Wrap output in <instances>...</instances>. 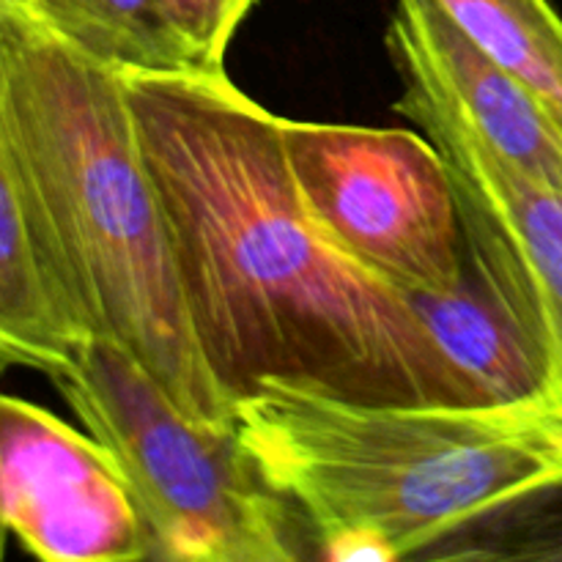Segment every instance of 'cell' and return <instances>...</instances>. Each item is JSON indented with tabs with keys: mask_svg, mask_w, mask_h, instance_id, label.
Masks as SVG:
<instances>
[{
	"mask_svg": "<svg viewBox=\"0 0 562 562\" xmlns=\"http://www.w3.org/2000/svg\"><path fill=\"white\" fill-rule=\"evenodd\" d=\"M203 362L234 406L269 384L366 406H477L409 294L302 209L280 119L223 71L124 75Z\"/></svg>",
	"mask_w": 562,
	"mask_h": 562,
	"instance_id": "6da1fadb",
	"label": "cell"
},
{
	"mask_svg": "<svg viewBox=\"0 0 562 562\" xmlns=\"http://www.w3.org/2000/svg\"><path fill=\"white\" fill-rule=\"evenodd\" d=\"M0 143L60 313L110 340L195 420L231 426L184 305L124 75L0 9Z\"/></svg>",
	"mask_w": 562,
	"mask_h": 562,
	"instance_id": "7a4b0ae2",
	"label": "cell"
},
{
	"mask_svg": "<svg viewBox=\"0 0 562 562\" xmlns=\"http://www.w3.org/2000/svg\"><path fill=\"white\" fill-rule=\"evenodd\" d=\"M231 426L329 562L423 560L562 481V404L552 398L366 406L269 384L236 401Z\"/></svg>",
	"mask_w": 562,
	"mask_h": 562,
	"instance_id": "3957f363",
	"label": "cell"
},
{
	"mask_svg": "<svg viewBox=\"0 0 562 562\" xmlns=\"http://www.w3.org/2000/svg\"><path fill=\"white\" fill-rule=\"evenodd\" d=\"M53 384L124 467L151 532V560H302L300 516L263 481L234 426L187 415L121 346L88 340Z\"/></svg>",
	"mask_w": 562,
	"mask_h": 562,
	"instance_id": "277c9868",
	"label": "cell"
},
{
	"mask_svg": "<svg viewBox=\"0 0 562 562\" xmlns=\"http://www.w3.org/2000/svg\"><path fill=\"white\" fill-rule=\"evenodd\" d=\"M311 223L404 294H442L467 272L464 223L439 148L412 130L280 119Z\"/></svg>",
	"mask_w": 562,
	"mask_h": 562,
	"instance_id": "5b68a950",
	"label": "cell"
},
{
	"mask_svg": "<svg viewBox=\"0 0 562 562\" xmlns=\"http://www.w3.org/2000/svg\"><path fill=\"white\" fill-rule=\"evenodd\" d=\"M395 113L420 126L448 162L467 261L562 404V190L497 157L426 88L406 82Z\"/></svg>",
	"mask_w": 562,
	"mask_h": 562,
	"instance_id": "8992f818",
	"label": "cell"
},
{
	"mask_svg": "<svg viewBox=\"0 0 562 562\" xmlns=\"http://www.w3.org/2000/svg\"><path fill=\"white\" fill-rule=\"evenodd\" d=\"M0 519L47 562H140L151 532L124 467L91 434L0 393Z\"/></svg>",
	"mask_w": 562,
	"mask_h": 562,
	"instance_id": "52a82bcc",
	"label": "cell"
},
{
	"mask_svg": "<svg viewBox=\"0 0 562 562\" xmlns=\"http://www.w3.org/2000/svg\"><path fill=\"white\" fill-rule=\"evenodd\" d=\"M387 44L406 82L434 93L516 170L562 190V124L437 0H398Z\"/></svg>",
	"mask_w": 562,
	"mask_h": 562,
	"instance_id": "ba28073f",
	"label": "cell"
},
{
	"mask_svg": "<svg viewBox=\"0 0 562 562\" xmlns=\"http://www.w3.org/2000/svg\"><path fill=\"white\" fill-rule=\"evenodd\" d=\"M49 291L14 173L0 143V371L27 368L58 379L82 349Z\"/></svg>",
	"mask_w": 562,
	"mask_h": 562,
	"instance_id": "9c48e42d",
	"label": "cell"
},
{
	"mask_svg": "<svg viewBox=\"0 0 562 562\" xmlns=\"http://www.w3.org/2000/svg\"><path fill=\"white\" fill-rule=\"evenodd\" d=\"M412 302L453 366L477 390L483 404L552 398V387L497 302L467 261L464 280L442 294H415ZM560 404V401H558Z\"/></svg>",
	"mask_w": 562,
	"mask_h": 562,
	"instance_id": "30bf717a",
	"label": "cell"
},
{
	"mask_svg": "<svg viewBox=\"0 0 562 562\" xmlns=\"http://www.w3.org/2000/svg\"><path fill=\"white\" fill-rule=\"evenodd\" d=\"M33 5L55 36L121 75L203 71L159 0H33Z\"/></svg>",
	"mask_w": 562,
	"mask_h": 562,
	"instance_id": "8fae6325",
	"label": "cell"
},
{
	"mask_svg": "<svg viewBox=\"0 0 562 562\" xmlns=\"http://www.w3.org/2000/svg\"><path fill=\"white\" fill-rule=\"evenodd\" d=\"M562 124V16L549 0H437Z\"/></svg>",
	"mask_w": 562,
	"mask_h": 562,
	"instance_id": "7c38bea8",
	"label": "cell"
},
{
	"mask_svg": "<svg viewBox=\"0 0 562 562\" xmlns=\"http://www.w3.org/2000/svg\"><path fill=\"white\" fill-rule=\"evenodd\" d=\"M423 560L562 562V481L549 483L445 538Z\"/></svg>",
	"mask_w": 562,
	"mask_h": 562,
	"instance_id": "4fadbf2b",
	"label": "cell"
},
{
	"mask_svg": "<svg viewBox=\"0 0 562 562\" xmlns=\"http://www.w3.org/2000/svg\"><path fill=\"white\" fill-rule=\"evenodd\" d=\"M256 0H159L203 71H223L225 49Z\"/></svg>",
	"mask_w": 562,
	"mask_h": 562,
	"instance_id": "5bb4252c",
	"label": "cell"
},
{
	"mask_svg": "<svg viewBox=\"0 0 562 562\" xmlns=\"http://www.w3.org/2000/svg\"><path fill=\"white\" fill-rule=\"evenodd\" d=\"M0 9L20 11V14L36 16V5H33V0H0Z\"/></svg>",
	"mask_w": 562,
	"mask_h": 562,
	"instance_id": "9a60e30c",
	"label": "cell"
},
{
	"mask_svg": "<svg viewBox=\"0 0 562 562\" xmlns=\"http://www.w3.org/2000/svg\"><path fill=\"white\" fill-rule=\"evenodd\" d=\"M5 541H9V530H5L3 519H0V560H3L5 554Z\"/></svg>",
	"mask_w": 562,
	"mask_h": 562,
	"instance_id": "2e32d148",
	"label": "cell"
}]
</instances>
